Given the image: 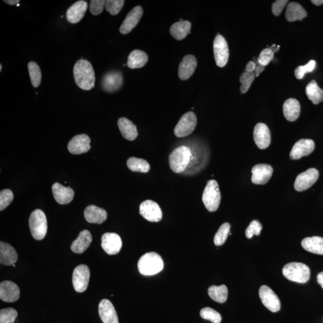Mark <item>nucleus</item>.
<instances>
[{"mask_svg": "<svg viewBox=\"0 0 323 323\" xmlns=\"http://www.w3.org/2000/svg\"><path fill=\"white\" fill-rule=\"evenodd\" d=\"M208 293L213 301L222 304L227 299L228 290L225 285L212 286L209 287Z\"/></svg>", "mask_w": 323, "mask_h": 323, "instance_id": "35", "label": "nucleus"}, {"mask_svg": "<svg viewBox=\"0 0 323 323\" xmlns=\"http://www.w3.org/2000/svg\"><path fill=\"white\" fill-rule=\"evenodd\" d=\"M191 150L188 146H181L173 150L169 156L171 169L175 173L184 172L191 163Z\"/></svg>", "mask_w": 323, "mask_h": 323, "instance_id": "3", "label": "nucleus"}, {"mask_svg": "<svg viewBox=\"0 0 323 323\" xmlns=\"http://www.w3.org/2000/svg\"><path fill=\"white\" fill-rule=\"evenodd\" d=\"M93 241L92 235L89 230H84L81 232L79 237L71 245V249L76 253L82 254L89 247Z\"/></svg>", "mask_w": 323, "mask_h": 323, "instance_id": "27", "label": "nucleus"}, {"mask_svg": "<svg viewBox=\"0 0 323 323\" xmlns=\"http://www.w3.org/2000/svg\"><path fill=\"white\" fill-rule=\"evenodd\" d=\"M311 3L316 6H320L323 4V0H312Z\"/></svg>", "mask_w": 323, "mask_h": 323, "instance_id": "53", "label": "nucleus"}, {"mask_svg": "<svg viewBox=\"0 0 323 323\" xmlns=\"http://www.w3.org/2000/svg\"><path fill=\"white\" fill-rule=\"evenodd\" d=\"M52 189L54 198L59 204H68L72 201L75 196V192L72 188L65 187L56 182L52 186Z\"/></svg>", "mask_w": 323, "mask_h": 323, "instance_id": "24", "label": "nucleus"}, {"mask_svg": "<svg viewBox=\"0 0 323 323\" xmlns=\"http://www.w3.org/2000/svg\"><path fill=\"white\" fill-rule=\"evenodd\" d=\"M317 280L318 283L323 289V271L318 273Z\"/></svg>", "mask_w": 323, "mask_h": 323, "instance_id": "51", "label": "nucleus"}, {"mask_svg": "<svg viewBox=\"0 0 323 323\" xmlns=\"http://www.w3.org/2000/svg\"><path fill=\"white\" fill-rule=\"evenodd\" d=\"M256 77L255 73L244 72L242 74L240 78V82L241 83L240 87L241 92L245 94L247 92L255 80Z\"/></svg>", "mask_w": 323, "mask_h": 323, "instance_id": "40", "label": "nucleus"}, {"mask_svg": "<svg viewBox=\"0 0 323 323\" xmlns=\"http://www.w3.org/2000/svg\"><path fill=\"white\" fill-rule=\"evenodd\" d=\"M19 6H20V5H19V4L17 5V7H19Z\"/></svg>", "mask_w": 323, "mask_h": 323, "instance_id": "55", "label": "nucleus"}, {"mask_svg": "<svg viewBox=\"0 0 323 323\" xmlns=\"http://www.w3.org/2000/svg\"><path fill=\"white\" fill-rule=\"evenodd\" d=\"M251 181L255 184H265L271 179L273 168L268 164H258L252 168Z\"/></svg>", "mask_w": 323, "mask_h": 323, "instance_id": "16", "label": "nucleus"}, {"mask_svg": "<svg viewBox=\"0 0 323 323\" xmlns=\"http://www.w3.org/2000/svg\"><path fill=\"white\" fill-rule=\"evenodd\" d=\"M230 225L229 223H224L221 226L214 236V242L216 246H221L225 243L228 235L230 233Z\"/></svg>", "mask_w": 323, "mask_h": 323, "instance_id": "38", "label": "nucleus"}, {"mask_svg": "<svg viewBox=\"0 0 323 323\" xmlns=\"http://www.w3.org/2000/svg\"><path fill=\"white\" fill-rule=\"evenodd\" d=\"M305 91L309 100L314 104H318L323 101V90L318 86L315 80H312L308 84Z\"/></svg>", "mask_w": 323, "mask_h": 323, "instance_id": "34", "label": "nucleus"}, {"mask_svg": "<svg viewBox=\"0 0 323 323\" xmlns=\"http://www.w3.org/2000/svg\"><path fill=\"white\" fill-rule=\"evenodd\" d=\"M256 64L253 61H250L248 63L245 67V72L255 73Z\"/></svg>", "mask_w": 323, "mask_h": 323, "instance_id": "49", "label": "nucleus"}, {"mask_svg": "<svg viewBox=\"0 0 323 323\" xmlns=\"http://www.w3.org/2000/svg\"><path fill=\"white\" fill-rule=\"evenodd\" d=\"M17 317V312L12 308L0 311V323H14Z\"/></svg>", "mask_w": 323, "mask_h": 323, "instance_id": "41", "label": "nucleus"}, {"mask_svg": "<svg viewBox=\"0 0 323 323\" xmlns=\"http://www.w3.org/2000/svg\"><path fill=\"white\" fill-rule=\"evenodd\" d=\"M274 56V52L271 49H265L261 52L258 59L259 64L263 66L268 65Z\"/></svg>", "mask_w": 323, "mask_h": 323, "instance_id": "46", "label": "nucleus"}, {"mask_svg": "<svg viewBox=\"0 0 323 323\" xmlns=\"http://www.w3.org/2000/svg\"><path fill=\"white\" fill-rule=\"evenodd\" d=\"M84 216L87 222L101 224L106 220L107 213L104 209L91 205L86 207Z\"/></svg>", "mask_w": 323, "mask_h": 323, "instance_id": "25", "label": "nucleus"}, {"mask_svg": "<svg viewBox=\"0 0 323 323\" xmlns=\"http://www.w3.org/2000/svg\"><path fill=\"white\" fill-rule=\"evenodd\" d=\"M289 1L287 0H277L273 3L272 6V12L276 16H278L282 13Z\"/></svg>", "mask_w": 323, "mask_h": 323, "instance_id": "48", "label": "nucleus"}, {"mask_svg": "<svg viewBox=\"0 0 323 323\" xmlns=\"http://www.w3.org/2000/svg\"><path fill=\"white\" fill-rule=\"evenodd\" d=\"M283 275L291 282L306 283L310 280V268L303 263L291 262L287 263L283 269Z\"/></svg>", "mask_w": 323, "mask_h": 323, "instance_id": "4", "label": "nucleus"}, {"mask_svg": "<svg viewBox=\"0 0 323 323\" xmlns=\"http://www.w3.org/2000/svg\"><path fill=\"white\" fill-rule=\"evenodd\" d=\"M127 166L130 170L140 173H148L150 169V164L145 159L135 157H130L127 160Z\"/></svg>", "mask_w": 323, "mask_h": 323, "instance_id": "36", "label": "nucleus"}, {"mask_svg": "<svg viewBox=\"0 0 323 323\" xmlns=\"http://www.w3.org/2000/svg\"><path fill=\"white\" fill-rule=\"evenodd\" d=\"M259 296L264 306L272 312L280 311L281 303L278 296L271 288L262 286L259 289Z\"/></svg>", "mask_w": 323, "mask_h": 323, "instance_id": "11", "label": "nucleus"}, {"mask_svg": "<svg viewBox=\"0 0 323 323\" xmlns=\"http://www.w3.org/2000/svg\"><path fill=\"white\" fill-rule=\"evenodd\" d=\"M148 61V56L146 52L140 50L133 51L129 54L127 65L129 68L136 69L143 67Z\"/></svg>", "mask_w": 323, "mask_h": 323, "instance_id": "33", "label": "nucleus"}, {"mask_svg": "<svg viewBox=\"0 0 323 323\" xmlns=\"http://www.w3.org/2000/svg\"><path fill=\"white\" fill-rule=\"evenodd\" d=\"M30 231L36 240H42L45 237L48 230L47 216L41 210H36L31 214L29 219Z\"/></svg>", "mask_w": 323, "mask_h": 323, "instance_id": "5", "label": "nucleus"}, {"mask_svg": "<svg viewBox=\"0 0 323 323\" xmlns=\"http://www.w3.org/2000/svg\"><path fill=\"white\" fill-rule=\"evenodd\" d=\"M192 25L189 21L180 20L171 27L170 34L177 40H183L191 33Z\"/></svg>", "mask_w": 323, "mask_h": 323, "instance_id": "32", "label": "nucleus"}, {"mask_svg": "<svg viewBox=\"0 0 323 323\" xmlns=\"http://www.w3.org/2000/svg\"><path fill=\"white\" fill-rule=\"evenodd\" d=\"M197 66V60L194 55L185 56L179 65L178 76L182 80L190 79Z\"/></svg>", "mask_w": 323, "mask_h": 323, "instance_id": "22", "label": "nucleus"}, {"mask_svg": "<svg viewBox=\"0 0 323 323\" xmlns=\"http://www.w3.org/2000/svg\"><path fill=\"white\" fill-rule=\"evenodd\" d=\"M89 279L90 270L88 266L85 265L77 266L73 274L74 289L77 292H84L88 287Z\"/></svg>", "mask_w": 323, "mask_h": 323, "instance_id": "9", "label": "nucleus"}, {"mask_svg": "<svg viewBox=\"0 0 323 323\" xmlns=\"http://www.w3.org/2000/svg\"><path fill=\"white\" fill-rule=\"evenodd\" d=\"M125 4L124 0H108L105 3V8L111 15H117L121 12Z\"/></svg>", "mask_w": 323, "mask_h": 323, "instance_id": "42", "label": "nucleus"}, {"mask_svg": "<svg viewBox=\"0 0 323 323\" xmlns=\"http://www.w3.org/2000/svg\"><path fill=\"white\" fill-rule=\"evenodd\" d=\"M221 201V193L218 183L212 180L207 182L202 195V202L210 212H214L219 209Z\"/></svg>", "mask_w": 323, "mask_h": 323, "instance_id": "6", "label": "nucleus"}, {"mask_svg": "<svg viewBox=\"0 0 323 323\" xmlns=\"http://www.w3.org/2000/svg\"><path fill=\"white\" fill-rule=\"evenodd\" d=\"M17 261V254L12 245L5 242L0 243V262L2 264L11 266Z\"/></svg>", "mask_w": 323, "mask_h": 323, "instance_id": "28", "label": "nucleus"}, {"mask_svg": "<svg viewBox=\"0 0 323 323\" xmlns=\"http://www.w3.org/2000/svg\"><path fill=\"white\" fill-rule=\"evenodd\" d=\"M262 229V225L261 222L257 220L252 221L250 225L245 230V236L248 239L251 238L254 235L259 236L261 234Z\"/></svg>", "mask_w": 323, "mask_h": 323, "instance_id": "45", "label": "nucleus"}, {"mask_svg": "<svg viewBox=\"0 0 323 323\" xmlns=\"http://www.w3.org/2000/svg\"><path fill=\"white\" fill-rule=\"evenodd\" d=\"M118 125L122 136L125 139L129 141H133L137 137L139 133L136 126L127 118L119 119Z\"/></svg>", "mask_w": 323, "mask_h": 323, "instance_id": "29", "label": "nucleus"}, {"mask_svg": "<svg viewBox=\"0 0 323 323\" xmlns=\"http://www.w3.org/2000/svg\"><path fill=\"white\" fill-rule=\"evenodd\" d=\"M98 311L103 323H119L117 312L109 300H102L98 307Z\"/></svg>", "mask_w": 323, "mask_h": 323, "instance_id": "21", "label": "nucleus"}, {"mask_svg": "<svg viewBox=\"0 0 323 323\" xmlns=\"http://www.w3.org/2000/svg\"><path fill=\"white\" fill-rule=\"evenodd\" d=\"M253 137L256 145L261 149L268 148L271 142L270 130L266 125L259 123L255 126Z\"/></svg>", "mask_w": 323, "mask_h": 323, "instance_id": "17", "label": "nucleus"}, {"mask_svg": "<svg viewBox=\"0 0 323 323\" xmlns=\"http://www.w3.org/2000/svg\"><path fill=\"white\" fill-rule=\"evenodd\" d=\"M73 73L76 83L81 89L89 90L94 87L96 75L90 62L83 59L77 61L74 66Z\"/></svg>", "mask_w": 323, "mask_h": 323, "instance_id": "1", "label": "nucleus"}, {"mask_svg": "<svg viewBox=\"0 0 323 323\" xmlns=\"http://www.w3.org/2000/svg\"><path fill=\"white\" fill-rule=\"evenodd\" d=\"M90 139L87 135H77L70 140L68 149L73 154L85 153L90 149Z\"/></svg>", "mask_w": 323, "mask_h": 323, "instance_id": "20", "label": "nucleus"}, {"mask_svg": "<svg viewBox=\"0 0 323 323\" xmlns=\"http://www.w3.org/2000/svg\"><path fill=\"white\" fill-rule=\"evenodd\" d=\"M2 71V65L0 64V72Z\"/></svg>", "mask_w": 323, "mask_h": 323, "instance_id": "54", "label": "nucleus"}, {"mask_svg": "<svg viewBox=\"0 0 323 323\" xmlns=\"http://www.w3.org/2000/svg\"><path fill=\"white\" fill-rule=\"evenodd\" d=\"M315 149V143L310 139H302L295 143L290 154V159L297 160L310 155Z\"/></svg>", "mask_w": 323, "mask_h": 323, "instance_id": "15", "label": "nucleus"}, {"mask_svg": "<svg viewBox=\"0 0 323 323\" xmlns=\"http://www.w3.org/2000/svg\"><path fill=\"white\" fill-rule=\"evenodd\" d=\"M124 82L122 74L120 72H108L102 80L101 86L105 92L113 93L121 88Z\"/></svg>", "mask_w": 323, "mask_h": 323, "instance_id": "13", "label": "nucleus"}, {"mask_svg": "<svg viewBox=\"0 0 323 323\" xmlns=\"http://www.w3.org/2000/svg\"><path fill=\"white\" fill-rule=\"evenodd\" d=\"M265 67V66L259 64L258 65H256V67L255 71L256 77L259 76L260 75V74L264 71Z\"/></svg>", "mask_w": 323, "mask_h": 323, "instance_id": "50", "label": "nucleus"}, {"mask_svg": "<svg viewBox=\"0 0 323 323\" xmlns=\"http://www.w3.org/2000/svg\"><path fill=\"white\" fill-rule=\"evenodd\" d=\"M283 113L288 121H296L301 113L299 102L294 98L287 100L283 104Z\"/></svg>", "mask_w": 323, "mask_h": 323, "instance_id": "26", "label": "nucleus"}, {"mask_svg": "<svg viewBox=\"0 0 323 323\" xmlns=\"http://www.w3.org/2000/svg\"><path fill=\"white\" fill-rule=\"evenodd\" d=\"M197 125V118L192 111H189L180 118L174 128V134L177 137H185L194 131Z\"/></svg>", "mask_w": 323, "mask_h": 323, "instance_id": "7", "label": "nucleus"}, {"mask_svg": "<svg viewBox=\"0 0 323 323\" xmlns=\"http://www.w3.org/2000/svg\"><path fill=\"white\" fill-rule=\"evenodd\" d=\"M302 246L312 253L323 255V238L320 237H307L301 242Z\"/></svg>", "mask_w": 323, "mask_h": 323, "instance_id": "31", "label": "nucleus"}, {"mask_svg": "<svg viewBox=\"0 0 323 323\" xmlns=\"http://www.w3.org/2000/svg\"><path fill=\"white\" fill-rule=\"evenodd\" d=\"M200 315L203 319L212 321L213 323H220L222 321V316L219 312L209 307L202 309L200 312Z\"/></svg>", "mask_w": 323, "mask_h": 323, "instance_id": "39", "label": "nucleus"}, {"mask_svg": "<svg viewBox=\"0 0 323 323\" xmlns=\"http://www.w3.org/2000/svg\"><path fill=\"white\" fill-rule=\"evenodd\" d=\"M13 194L9 189H5L0 192V211L4 210L13 201Z\"/></svg>", "mask_w": 323, "mask_h": 323, "instance_id": "44", "label": "nucleus"}, {"mask_svg": "<svg viewBox=\"0 0 323 323\" xmlns=\"http://www.w3.org/2000/svg\"><path fill=\"white\" fill-rule=\"evenodd\" d=\"M31 84L34 87L40 86L41 82V72L36 62L31 61L28 64Z\"/></svg>", "mask_w": 323, "mask_h": 323, "instance_id": "37", "label": "nucleus"}, {"mask_svg": "<svg viewBox=\"0 0 323 323\" xmlns=\"http://www.w3.org/2000/svg\"><path fill=\"white\" fill-rule=\"evenodd\" d=\"M20 290L15 283L5 281L0 284V298L6 303H14L19 299Z\"/></svg>", "mask_w": 323, "mask_h": 323, "instance_id": "19", "label": "nucleus"}, {"mask_svg": "<svg viewBox=\"0 0 323 323\" xmlns=\"http://www.w3.org/2000/svg\"><path fill=\"white\" fill-rule=\"evenodd\" d=\"M307 16V13L303 7L296 2L290 3L286 12V19L289 22L303 20Z\"/></svg>", "mask_w": 323, "mask_h": 323, "instance_id": "30", "label": "nucleus"}, {"mask_svg": "<svg viewBox=\"0 0 323 323\" xmlns=\"http://www.w3.org/2000/svg\"><path fill=\"white\" fill-rule=\"evenodd\" d=\"M213 49L217 65L224 67L229 59V51L227 41L222 35L218 34L214 38Z\"/></svg>", "mask_w": 323, "mask_h": 323, "instance_id": "8", "label": "nucleus"}, {"mask_svg": "<svg viewBox=\"0 0 323 323\" xmlns=\"http://www.w3.org/2000/svg\"><path fill=\"white\" fill-rule=\"evenodd\" d=\"M143 15V10L141 6L135 7L126 16L124 22L120 28V32L122 34H127L137 26Z\"/></svg>", "mask_w": 323, "mask_h": 323, "instance_id": "18", "label": "nucleus"}, {"mask_svg": "<svg viewBox=\"0 0 323 323\" xmlns=\"http://www.w3.org/2000/svg\"><path fill=\"white\" fill-rule=\"evenodd\" d=\"M106 1L104 0H91L90 2V12L93 15H100L103 11Z\"/></svg>", "mask_w": 323, "mask_h": 323, "instance_id": "47", "label": "nucleus"}, {"mask_svg": "<svg viewBox=\"0 0 323 323\" xmlns=\"http://www.w3.org/2000/svg\"><path fill=\"white\" fill-rule=\"evenodd\" d=\"M4 2L9 5L14 6L19 4V0H4Z\"/></svg>", "mask_w": 323, "mask_h": 323, "instance_id": "52", "label": "nucleus"}, {"mask_svg": "<svg viewBox=\"0 0 323 323\" xmlns=\"http://www.w3.org/2000/svg\"><path fill=\"white\" fill-rule=\"evenodd\" d=\"M318 177V171L310 168L297 175L294 182V189L298 192L306 191L317 181Z\"/></svg>", "mask_w": 323, "mask_h": 323, "instance_id": "12", "label": "nucleus"}, {"mask_svg": "<svg viewBox=\"0 0 323 323\" xmlns=\"http://www.w3.org/2000/svg\"><path fill=\"white\" fill-rule=\"evenodd\" d=\"M101 247L108 255L119 253L122 247L121 238L115 233H105L101 238Z\"/></svg>", "mask_w": 323, "mask_h": 323, "instance_id": "14", "label": "nucleus"}, {"mask_svg": "<svg viewBox=\"0 0 323 323\" xmlns=\"http://www.w3.org/2000/svg\"><path fill=\"white\" fill-rule=\"evenodd\" d=\"M138 268L139 272L143 275L150 276L157 274L163 271V260L156 252H147L140 259Z\"/></svg>", "mask_w": 323, "mask_h": 323, "instance_id": "2", "label": "nucleus"}, {"mask_svg": "<svg viewBox=\"0 0 323 323\" xmlns=\"http://www.w3.org/2000/svg\"><path fill=\"white\" fill-rule=\"evenodd\" d=\"M315 66L316 62L314 60H311L305 65L298 66L295 70V76L297 79H303L305 74L313 72Z\"/></svg>", "mask_w": 323, "mask_h": 323, "instance_id": "43", "label": "nucleus"}, {"mask_svg": "<svg viewBox=\"0 0 323 323\" xmlns=\"http://www.w3.org/2000/svg\"><path fill=\"white\" fill-rule=\"evenodd\" d=\"M87 6V3L82 0L74 3L66 11V19L71 24L79 22L85 15Z\"/></svg>", "mask_w": 323, "mask_h": 323, "instance_id": "23", "label": "nucleus"}, {"mask_svg": "<svg viewBox=\"0 0 323 323\" xmlns=\"http://www.w3.org/2000/svg\"><path fill=\"white\" fill-rule=\"evenodd\" d=\"M140 214L151 222H159L163 219V212L157 203L151 200H147L140 206Z\"/></svg>", "mask_w": 323, "mask_h": 323, "instance_id": "10", "label": "nucleus"}]
</instances>
